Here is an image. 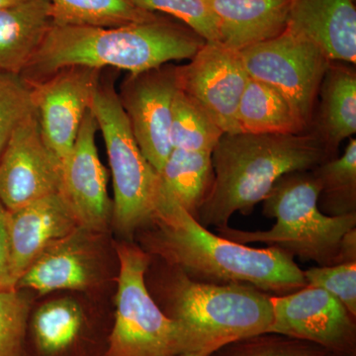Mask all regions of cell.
Returning <instances> with one entry per match:
<instances>
[{"label":"cell","instance_id":"cell-17","mask_svg":"<svg viewBox=\"0 0 356 356\" xmlns=\"http://www.w3.org/2000/svg\"><path fill=\"white\" fill-rule=\"evenodd\" d=\"M219 24L221 43L240 51L286 30L293 0H206Z\"/></svg>","mask_w":356,"mask_h":356},{"label":"cell","instance_id":"cell-34","mask_svg":"<svg viewBox=\"0 0 356 356\" xmlns=\"http://www.w3.org/2000/svg\"><path fill=\"white\" fill-rule=\"evenodd\" d=\"M222 346H210V348H204V350L193 351V353H186V355H184L181 356H209L211 353H213L215 350H217L218 348H220Z\"/></svg>","mask_w":356,"mask_h":356},{"label":"cell","instance_id":"cell-23","mask_svg":"<svg viewBox=\"0 0 356 356\" xmlns=\"http://www.w3.org/2000/svg\"><path fill=\"white\" fill-rule=\"evenodd\" d=\"M54 25L112 28L156 19L132 0H50Z\"/></svg>","mask_w":356,"mask_h":356},{"label":"cell","instance_id":"cell-22","mask_svg":"<svg viewBox=\"0 0 356 356\" xmlns=\"http://www.w3.org/2000/svg\"><path fill=\"white\" fill-rule=\"evenodd\" d=\"M159 175L168 193L196 219L214 181L212 153L172 149Z\"/></svg>","mask_w":356,"mask_h":356},{"label":"cell","instance_id":"cell-9","mask_svg":"<svg viewBox=\"0 0 356 356\" xmlns=\"http://www.w3.org/2000/svg\"><path fill=\"white\" fill-rule=\"evenodd\" d=\"M268 332L317 344L334 356H356V317L329 292L307 285L271 295Z\"/></svg>","mask_w":356,"mask_h":356},{"label":"cell","instance_id":"cell-21","mask_svg":"<svg viewBox=\"0 0 356 356\" xmlns=\"http://www.w3.org/2000/svg\"><path fill=\"white\" fill-rule=\"evenodd\" d=\"M236 120L240 132L252 134L286 135L308 128L275 88L252 77L241 98Z\"/></svg>","mask_w":356,"mask_h":356},{"label":"cell","instance_id":"cell-14","mask_svg":"<svg viewBox=\"0 0 356 356\" xmlns=\"http://www.w3.org/2000/svg\"><path fill=\"white\" fill-rule=\"evenodd\" d=\"M98 130L91 109L84 115L74 147L60 168V188L79 228L104 232L112 216L107 189V170L95 144Z\"/></svg>","mask_w":356,"mask_h":356},{"label":"cell","instance_id":"cell-4","mask_svg":"<svg viewBox=\"0 0 356 356\" xmlns=\"http://www.w3.org/2000/svg\"><path fill=\"white\" fill-rule=\"evenodd\" d=\"M159 261L163 266L156 275L147 269L146 283L154 301L168 317L225 343L270 329L271 295L248 285L201 282L177 267Z\"/></svg>","mask_w":356,"mask_h":356},{"label":"cell","instance_id":"cell-12","mask_svg":"<svg viewBox=\"0 0 356 356\" xmlns=\"http://www.w3.org/2000/svg\"><path fill=\"white\" fill-rule=\"evenodd\" d=\"M60 168L44 144L35 112L14 131L0 156V202L10 212L58 193Z\"/></svg>","mask_w":356,"mask_h":356},{"label":"cell","instance_id":"cell-1","mask_svg":"<svg viewBox=\"0 0 356 356\" xmlns=\"http://www.w3.org/2000/svg\"><path fill=\"white\" fill-rule=\"evenodd\" d=\"M143 250L186 274L217 285H248L269 295L307 286L294 257L275 248H257L212 233L159 185L153 216L143 228Z\"/></svg>","mask_w":356,"mask_h":356},{"label":"cell","instance_id":"cell-19","mask_svg":"<svg viewBox=\"0 0 356 356\" xmlns=\"http://www.w3.org/2000/svg\"><path fill=\"white\" fill-rule=\"evenodd\" d=\"M81 229L46 248L20 276L16 287L30 288L40 294L88 288L93 268L81 241Z\"/></svg>","mask_w":356,"mask_h":356},{"label":"cell","instance_id":"cell-7","mask_svg":"<svg viewBox=\"0 0 356 356\" xmlns=\"http://www.w3.org/2000/svg\"><path fill=\"white\" fill-rule=\"evenodd\" d=\"M90 109L108 154L114 185L115 226L123 235L131 236L153 216L161 178L138 146L113 86L99 83Z\"/></svg>","mask_w":356,"mask_h":356},{"label":"cell","instance_id":"cell-20","mask_svg":"<svg viewBox=\"0 0 356 356\" xmlns=\"http://www.w3.org/2000/svg\"><path fill=\"white\" fill-rule=\"evenodd\" d=\"M320 90L322 106L318 134L332 154L344 139L356 133L355 72L331 62Z\"/></svg>","mask_w":356,"mask_h":356},{"label":"cell","instance_id":"cell-24","mask_svg":"<svg viewBox=\"0 0 356 356\" xmlns=\"http://www.w3.org/2000/svg\"><path fill=\"white\" fill-rule=\"evenodd\" d=\"M320 184L318 209L327 216L356 214V140L350 139L341 158L312 170Z\"/></svg>","mask_w":356,"mask_h":356},{"label":"cell","instance_id":"cell-35","mask_svg":"<svg viewBox=\"0 0 356 356\" xmlns=\"http://www.w3.org/2000/svg\"><path fill=\"white\" fill-rule=\"evenodd\" d=\"M21 1H23V0H0V9L14 6V4L19 3Z\"/></svg>","mask_w":356,"mask_h":356},{"label":"cell","instance_id":"cell-32","mask_svg":"<svg viewBox=\"0 0 356 356\" xmlns=\"http://www.w3.org/2000/svg\"><path fill=\"white\" fill-rule=\"evenodd\" d=\"M17 288L11 273L10 241L8 211L0 202V289Z\"/></svg>","mask_w":356,"mask_h":356},{"label":"cell","instance_id":"cell-31","mask_svg":"<svg viewBox=\"0 0 356 356\" xmlns=\"http://www.w3.org/2000/svg\"><path fill=\"white\" fill-rule=\"evenodd\" d=\"M303 273L308 286L329 292L356 317V262L313 266Z\"/></svg>","mask_w":356,"mask_h":356},{"label":"cell","instance_id":"cell-15","mask_svg":"<svg viewBox=\"0 0 356 356\" xmlns=\"http://www.w3.org/2000/svg\"><path fill=\"white\" fill-rule=\"evenodd\" d=\"M79 229L60 192L8 211L11 273L16 286L20 276L46 248Z\"/></svg>","mask_w":356,"mask_h":356},{"label":"cell","instance_id":"cell-10","mask_svg":"<svg viewBox=\"0 0 356 356\" xmlns=\"http://www.w3.org/2000/svg\"><path fill=\"white\" fill-rule=\"evenodd\" d=\"M178 88L201 107L224 134L240 132L236 115L247 86L240 51L206 42L187 65L177 67Z\"/></svg>","mask_w":356,"mask_h":356},{"label":"cell","instance_id":"cell-11","mask_svg":"<svg viewBox=\"0 0 356 356\" xmlns=\"http://www.w3.org/2000/svg\"><path fill=\"white\" fill-rule=\"evenodd\" d=\"M178 88L177 65L166 64L130 74L118 95L138 146L158 172L172 149L170 130Z\"/></svg>","mask_w":356,"mask_h":356},{"label":"cell","instance_id":"cell-8","mask_svg":"<svg viewBox=\"0 0 356 356\" xmlns=\"http://www.w3.org/2000/svg\"><path fill=\"white\" fill-rule=\"evenodd\" d=\"M250 77L275 88L308 127L316 98L332 60L311 40L285 30L240 51Z\"/></svg>","mask_w":356,"mask_h":356},{"label":"cell","instance_id":"cell-18","mask_svg":"<svg viewBox=\"0 0 356 356\" xmlns=\"http://www.w3.org/2000/svg\"><path fill=\"white\" fill-rule=\"evenodd\" d=\"M54 25L50 0L0 9V70L21 74Z\"/></svg>","mask_w":356,"mask_h":356},{"label":"cell","instance_id":"cell-30","mask_svg":"<svg viewBox=\"0 0 356 356\" xmlns=\"http://www.w3.org/2000/svg\"><path fill=\"white\" fill-rule=\"evenodd\" d=\"M30 303L17 288L0 289V356H24Z\"/></svg>","mask_w":356,"mask_h":356},{"label":"cell","instance_id":"cell-28","mask_svg":"<svg viewBox=\"0 0 356 356\" xmlns=\"http://www.w3.org/2000/svg\"><path fill=\"white\" fill-rule=\"evenodd\" d=\"M35 112L32 84L21 74L0 70V156L14 131Z\"/></svg>","mask_w":356,"mask_h":356},{"label":"cell","instance_id":"cell-13","mask_svg":"<svg viewBox=\"0 0 356 356\" xmlns=\"http://www.w3.org/2000/svg\"><path fill=\"white\" fill-rule=\"evenodd\" d=\"M100 72L102 70L74 65L31 83L44 144L60 163L76 143L100 83Z\"/></svg>","mask_w":356,"mask_h":356},{"label":"cell","instance_id":"cell-25","mask_svg":"<svg viewBox=\"0 0 356 356\" xmlns=\"http://www.w3.org/2000/svg\"><path fill=\"white\" fill-rule=\"evenodd\" d=\"M83 324V312L74 300L44 303L32 321L33 336L40 353L48 356L65 353L79 339Z\"/></svg>","mask_w":356,"mask_h":356},{"label":"cell","instance_id":"cell-26","mask_svg":"<svg viewBox=\"0 0 356 356\" xmlns=\"http://www.w3.org/2000/svg\"><path fill=\"white\" fill-rule=\"evenodd\" d=\"M222 134L207 112L178 88L173 99L170 130L172 149L212 153Z\"/></svg>","mask_w":356,"mask_h":356},{"label":"cell","instance_id":"cell-2","mask_svg":"<svg viewBox=\"0 0 356 356\" xmlns=\"http://www.w3.org/2000/svg\"><path fill=\"white\" fill-rule=\"evenodd\" d=\"M332 159L318 133L222 134L212 152L214 181L196 220L205 228L248 216L288 173L310 172Z\"/></svg>","mask_w":356,"mask_h":356},{"label":"cell","instance_id":"cell-6","mask_svg":"<svg viewBox=\"0 0 356 356\" xmlns=\"http://www.w3.org/2000/svg\"><path fill=\"white\" fill-rule=\"evenodd\" d=\"M119 259L116 315L104 356H181L225 341L168 317L147 287L151 255L139 245H116Z\"/></svg>","mask_w":356,"mask_h":356},{"label":"cell","instance_id":"cell-16","mask_svg":"<svg viewBox=\"0 0 356 356\" xmlns=\"http://www.w3.org/2000/svg\"><path fill=\"white\" fill-rule=\"evenodd\" d=\"M286 29L317 44L332 62H356L353 0H293Z\"/></svg>","mask_w":356,"mask_h":356},{"label":"cell","instance_id":"cell-33","mask_svg":"<svg viewBox=\"0 0 356 356\" xmlns=\"http://www.w3.org/2000/svg\"><path fill=\"white\" fill-rule=\"evenodd\" d=\"M356 262V229H350L344 235L337 252V264Z\"/></svg>","mask_w":356,"mask_h":356},{"label":"cell","instance_id":"cell-3","mask_svg":"<svg viewBox=\"0 0 356 356\" xmlns=\"http://www.w3.org/2000/svg\"><path fill=\"white\" fill-rule=\"evenodd\" d=\"M205 43L191 28L159 17L112 28L53 25L21 76L36 83L74 65L140 74L191 60Z\"/></svg>","mask_w":356,"mask_h":356},{"label":"cell","instance_id":"cell-29","mask_svg":"<svg viewBox=\"0 0 356 356\" xmlns=\"http://www.w3.org/2000/svg\"><path fill=\"white\" fill-rule=\"evenodd\" d=\"M136 6L149 13H165L184 21L206 42H220L219 24L206 0H132Z\"/></svg>","mask_w":356,"mask_h":356},{"label":"cell","instance_id":"cell-5","mask_svg":"<svg viewBox=\"0 0 356 356\" xmlns=\"http://www.w3.org/2000/svg\"><path fill=\"white\" fill-rule=\"evenodd\" d=\"M321 187L310 172L280 178L264 199V215L276 220L267 231H243L229 226L218 235L243 245L261 243L318 266H336L344 235L356 229V214L332 217L318 209Z\"/></svg>","mask_w":356,"mask_h":356},{"label":"cell","instance_id":"cell-27","mask_svg":"<svg viewBox=\"0 0 356 356\" xmlns=\"http://www.w3.org/2000/svg\"><path fill=\"white\" fill-rule=\"evenodd\" d=\"M209 356H334L317 344L275 332H262L222 344Z\"/></svg>","mask_w":356,"mask_h":356}]
</instances>
